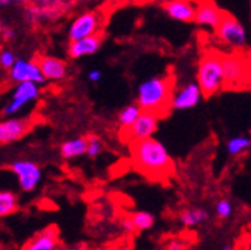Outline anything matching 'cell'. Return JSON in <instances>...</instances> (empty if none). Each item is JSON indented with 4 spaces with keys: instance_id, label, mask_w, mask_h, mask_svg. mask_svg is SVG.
Returning a JSON list of instances; mask_svg holds the SVG:
<instances>
[{
    "instance_id": "36",
    "label": "cell",
    "mask_w": 251,
    "mask_h": 250,
    "mask_svg": "<svg viewBox=\"0 0 251 250\" xmlns=\"http://www.w3.org/2000/svg\"><path fill=\"white\" fill-rule=\"evenodd\" d=\"M250 137H251V134H250Z\"/></svg>"
},
{
    "instance_id": "9",
    "label": "cell",
    "mask_w": 251,
    "mask_h": 250,
    "mask_svg": "<svg viewBox=\"0 0 251 250\" xmlns=\"http://www.w3.org/2000/svg\"><path fill=\"white\" fill-rule=\"evenodd\" d=\"M22 82H34L43 84L46 82L42 68L37 60L28 58H17V61L8 69V83H22Z\"/></svg>"
},
{
    "instance_id": "3",
    "label": "cell",
    "mask_w": 251,
    "mask_h": 250,
    "mask_svg": "<svg viewBox=\"0 0 251 250\" xmlns=\"http://www.w3.org/2000/svg\"><path fill=\"white\" fill-rule=\"evenodd\" d=\"M224 56L219 51H205L198 63L196 82L199 83L204 97H211L225 87Z\"/></svg>"
},
{
    "instance_id": "35",
    "label": "cell",
    "mask_w": 251,
    "mask_h": 250,
    "mask_svg": "<svg viewBox=\"0 0 251 250\" xmlns=\"http://www.w3.org/2000/svg\"><path fill=\"white\" fill-rule=\"evenodd\" d=\"M247 61H248V65H250V68H251V53L247 56Z\"/></svg>"
},
{
    "instance_id": "10",
    "label": "cell",
    "mask_w": 251,
    "mask_h": 250,
    "mask_svg": "<svg viewBox=\"0 0 251 250\" xmlns=\"http://www.w3.org/2000/svg\"><path fill=\"white\" fill-rule=\"evenodd\" d=\"M225 66V87H245V80L250 71L247 57L237 54L224 56Z\"/></svg>"
},
{
    "instance_id": "6",
    "label": "cell",
    "mask_w": 251,
    "mask_h": 250,
    "mask_svg": "<svg viewBox=\"0 0 251 250\" xmlns=\"http://www.w3.org/2000/svg\"><path fill=\"white\" fill-rule=\"evenodd\" d=\"M3 169L9 170L11 173L16 175L17 183L20 191L23 192H32L37 189V186L43 178V172L40 169V166L34 163L32 160H14L11 161L8 166H5Z\"/></svg>"
},
{
    "instance_id": "21",
    "label": "cell",
    "mask_w": 251,
    "mask_h": 250,
    "mask_svg": "<svg viewBox=\"0 0 251 250\" xmlns=\"http://www.w3.org/2000/svg\"><path fill=\"white\" fill-rule=\"evenodd\" d=\"M227 154L230 157H241L251 149V137L237 135L227 141Z\"/></svg>"
},
{
    "instance_id": "24",
    "label": "cell",
    "mask_w": 251,
    "mask_h": 250,
    "mask_svg": "<svg viewBox=\"0 0 251 250\" xmlns=\"http://www.w3.org/2000/svg\"><path fill=\"white\" fill-rule=\"evenodd\" d=\"M130 218L133 221V226L136 232H146L149 229H152L155 226V217L149 212H135V214H130Z\"/></svg>"
},
{
    "instance_id": "23",
    "label": "cell",
    "mask_w": 251,
    "mask_h": 250,
    "mask_svg": "<svg viewBox=\"0 0 251 250\" xmlns=\"http://www.w3.org/2000/svg\"><path fill=\"white\" fill-rule=\"evenodd\" d=\"M19 210V199L17 195L11 191L0 192V217L5 218Z\"/></svg>"
},
{
    "instance_id": "4",
    "label": "cell",
    "mask_w": 251,
    "mask_h": 250,
    "mask_svg": "<svg viewBox=\"0 0 251 250\" xmlns=\"http://www.w3.org/2000/svg\"><path fill=\"white\" fill-rule=\"evenodd\" d=\"M77 0H31L25 6V20L32 27L40 23H52L71 11Z\"/></svg>"
},
{
    "instance_id": "13",
    "label": "cell",
    "mask_w": 251,
    "mask_h": 250,
    "mask_svg": "<svg viewBox=\"0 0 251 250\" xmlns=\"http://www.w3.org/2000/svg\"><path fill=\"white\" fill-rule=\"evenodd\" d=\"M202 97L204 92L201 89L198 82H187L178 87H175L172 95V109L175 111L192 109L201 102Z\"/></svg>"
},
{
    "instance_id": "25",
    "label": "cell",
    "mask_w": 251,
    "mask_h": 250,
    "mask_svg": "<svg viewBox=\"0 0 251 250\" xmlns=\"http://www.w3.org/2000/svg\"><path fill=\"white\" fill-rule=\"evenodd\" d=\"M103 152V141L98 135H87V152L89 158H97Z\"/></svg>"
},
{
    "instance_id": "27",
    "label": "cell",
    "mask_w": 251,
    "mask_h": 250,
    "mask_svg": "<svg viewBox=\"0 0 251 250\" xmlns=\"http://www.w3.org/2000/svg\"><path fill=\"white\" fill-rule=\"evenodd\" d=\"M16 61H17V57L11 49H2V53H0V66L8 71L12 68V65H14Z\"/></svg>"
},
{
    "instance_id": "26",
    "label": "cell",
    "mask_w": 251,
    "mask_h": 250,
    "mask_svg": "<svg viewBox=\"0 0 251 250\" xmlns=\"http://www.w3.org/2000/svg\"><path fill=\"white\" fill-rule=\"evenodd\" d=\"M215 212H216V217L221 220H228L233 214V204L228 201V199H219L215 206Z\"/></svg>"
},
{
    "instance_id": "2",
    "label": "cell",
    "mask_w": 251,
    "mask_h": 250,
    "mask_svg": "<svg viewBox=\"0 0 251 250\" xmlns=\"http://www.w3.org/2000/svg\"><path fill=\"white\" fill-rule=\"evenodd\" d=\"M175 91L173 77H152L138 86L136 103L143 111L155 112L156 115L164 117L172 109V95Z\"/></svg>"
},
{
    "instance_id": "34",
    "label": "cell",
    "mask_w": 251,
    "mask_h": 250,
    "mask_svg": "<svg viewBox=\"0 0 251 250\" xmlns=\"http://www.w3.org/2000/svg\"><path fill=\"white\" fill-rule=\"evenodd\" d=\"M11 5H12V0H0V6H2V8L11 6Z\"/></svg>"
},
{
    "instance_id": "30",
    "label": "cell",
    "mask_w": 251,
    "mask_h": 250,
    "mask_svg": "<svg viewBox=\"0 0 251 250\" xmlns=\"http://www.w3.org/2000/svg\"><path fill=\"white\" fill-rule=\"evenodd\" d=\"M87 79H89V82H92V83H98L103 79V72L100 69H92L89 74H87Z\"/></svg>"
},
{
    "instance_id": "5",
    "label": "cell",
    "mask_w": 251,
    "mask_h": 250,
    "mask_svg": "<svg viewBox=\"0 0 251 250\" xmlns=\"http://www.w3.org/2000/svg\"><path fill=\"white\" fill-rule=\"evenodd\" d=\"M39 86H40L39 83H34V82L16 83L9 100L2 109V114L6 117H12V115L19 114V112L23 111L26 106H29L31 103H34L35 100H39V97H40Z\"/></svg>"
},
{
    "instance_id": "11",
    "label": "cell",
    "mask_w": 251,
    "mask_h": 250,
    "mask_svg": "<svg viewBox=\"0 0 251 250\" xmlns=\"http://www.w3.org/2000/svg\"><path fill=\"white\" fill-rule=\"evenodd\" d=\"M101 28V16L97 11H86L81 12L80 16H77L72 23L69 25L68 29V37L71 40H78L87 35H94L100 32Z\"/></svg>"
},
{
    "instance_id": "29",
    "label": "cell",
    "mask_w": 251,
    "mask_h": 250,
    "mask_svg": "<svg viewBox=\"0 0 251 250\" xmlns=\"http://www.w3.org/2000/svg\"><path fill=\"white\" fill-rule=\"evenodd\" d=\"M121 227H123L124 232H127V233H136L135 226H133V221H132L130 215L124 217V218L121 220Z\"/></svg>"
},
{
    "instance_id": "33",
    "label": "cell",
    "mask_w": 251,
    "mask_h": 250,
    "mask_svg": "<svg viewBox=\"0 0 251 250\" xmlns=\"http://www.w3.org/2000/svg\"><path fill=\"white\" fill-rule=\"evenodd\" d=\"M29 2H31V0H12V5H23V6H26Z\"/></svg>"
},
{
    "instance_id": "12",
    "label": "cell",
    "mask_w": 251,
    "mask_h": 250,
    "mask_svg": "<svg viewBox=\"0 0 251 250\" xmlns=\"http://www.w3.org/2000/svg\"><path fill=\"white\" fill-rule=\"evenodd\" d=\"M34 128V121L31 118L9 117L0 123V144L8 146L22 140Z\"/></svg>"
},
{
    "instance_id": "16",
    "label": "cell",
    "mask_w": 251,
    "mask_h": 250,
    "mask_svg": "<svg viewBox=\"0 0 251 250\" xmlns=\"http://www.w3.org/2000/svg\"><path fill=\"white\" fill-rule=\"evenodd\" d=\"M37 61L42 68V72L46 82H60L68 76V63L65 60L51 56H40Z\"/></svg>"
},
{
    "instance_id": "7",
    "label": "cell",
    "mask_w": 251,
    "mask_h": 250,
    "mask_svg": "<svg viewBox=\"0 0 251 250\" xmlns=\"http://www.w3.org/2000/svg\"><path fill=\"white\" fill-rule=\"evenodd\" d=\"M159 118L161 117L156 115L155 112L143 111L141 115L138 117V120L132 124V126L126 128V129H120V135H121L123 141L130 144L132 141L152 137L156 132V129H158Z\"/></svg>"
},
{
    "instance_id": "31",
    "label": "cell",
    "mask_w": 251,
    "mask_h": 250,
    "mask_svg": "<svg viewBox=\"0 0 251 250\" xmlns=\"http://www.w3.org/2000/svg\"><path fill=\"white\" fill-rule=\"evenodd\" d=\"M166 249H169V250H184V249H187V244L182 241H178V240H173L166 246Z\"/></svg>"
},
{
    "instance_id": "28",
    "label": "cell",
    "mask_w": 251,
    "mask_h": 250,
    "mask_svg": "<svg viewBox=\"0 0 251 250\" xmlns=\"http://www.w3.org/2000/svg\"><path fill=\"white\" fill-rule=\"evenodd\" d=\"M0 34H2V42L3 43H9L16 39V35H17V29L16 28H12L9 27V25H5L2 23V27H0Z\"/></svg>"
},
{
    "instance_id": "17",
    "label": "cell",
    "mask_w": 251,
    "mask_h": 250,
    "mask_svg": "<svg viewBox=\"0 0 251 250\" xmlns=\"http://www.w3.org/2000/svg\"><path fill=\"white\" fill-rule=\"evenodd\" d=\"M58 247V230L49 226L35 233L31 240L23 244V250H55Z\"/></svg>"
},
{
    "instance_id": "18",
    "label": "cell",
    "mask_w": 251,
    "mask_h": 250,
    "mask_svg": "<svg viewBox=\"0 0 251 250\" xmlns=\"http://www.w3.org/2000/svg\"><path fill=\"white\" fill-rule=\"evenodd\" d=\"M166 14L178 22H195L196 16V6L190 3V0H167V2L162 5Z\"/></svg>"
},
{
    "instance_id": "32",
    "label": "cell",
    "mask_w": 251,
    "mask_h": 250,
    "mask_svg": "<svg viewBox=\"0 0 251 250\" xmlns=\"http://www.w3.org/2000/svg\"><path fill=\"white\" fill-rule=\"evenodd\" d=\"M245 87L251 91V68L248 71V76H247V80H245Z\"/></svg>"
},
{
    "instance_id": "20",
    "label": "cell",
    "mask_w": 251,
    "mask_h": 250,
    "mask_svg": "<svg viewBox=\"0 0 251 250\" xmlns=\"http://www.w3.org/2000/svg\"><path fill=\"white\" fill-rule=\"evenodd\" d=\"M208 218H210L208 212L205 209H199V207L185 209V210L179 212V215H178V221L181 222V226H184L187 229L201 226V224H204Z\"/></svg>"
},
{
    "instance_id": "14",
    "label": "cell",
    "mask_w": 251,
    "mask_h": 250,
    "mask_svg": "<svg viewBox=\"0 0 251 250\" xmlns=\"http://www.w3.org/2000/svg\"><path fill=\"white\" fill-rule=\"evenodd\" d=\"M101 43H103L101 32L83 37V39H78V40H71L68 45V56L72 60L94 56L100 49V46H101Z\"/></svg>"
},
{
    "instance_id": "8",
    "label": "cell",
    "mask_w": 251,
    "mask_h": 250,
    "mask_svg": "<svg viewBox=\"0 0 251 250\" xmlns=\"http://www.w3.org/2000/svg\"><path fill=\"white\" fill-rule=\"evenodd\" d=\"M218 39L233 49H244L247 46V32L242 23L231 17L230 14H225L221 20L219 27L215 29Z\"/></svg>"
},
{
    "instance_id": "1",
    "label": "cell",
    "mask_w": 251,
    "mask_h": 250,
    "mask_svg": "<svg viewBox=\"0 0 251 250\" xmlns=\"http://www.w3.org/2000/svg\"><path fill=\"white\" fill-rule=\"evenodd\" d=\"M130 157L135 169L150 180H166L173 173V160L161 141L141 139L130 143Z\"/></svg>"
},
{
    "instance_id": "19",
    "label": "cell",
    "mask_w": 251,
    "mask_h": 250,
    "mask_svg": "<svg viewBox=\"0 0 251 250\" xmlns=\"http://www.w3.org/2000/svg\"><path fill=\"white\" fill-rule=\"evenodd\" d=\"M87 152V137H78L63 141L58 147V154L63 160H72L81 155H86Z\"/></svg>"
},
{
    "instance_id": "15",
    "label": "cell",
    "mask_w": 251,
    "mask_h": 250,
    "mask_svg": "<svg viewBox=\"0 0 251 250\" xmlns=\"http://www.w3.org/2000/svg\"><path fill=\"white\" fill-rule=\"evenodd\" d=\"M224 16H225V12H222L211 0H202V2L196 6L195 22L199 27H205L215 31L219 27Z\"/></svg>"
},
{
    "instance_id": "22",
    "label": "cell",
    "mask_w": 251,
    "mask_h": 250,
    "mask_svg": "<svg viewBox=\"0 0 251 250\" xmlns=\"http://www.w3.org/2000/svg\"><path fill=\"white\" fill-rule=\"evenodd\" d=\"M141 112H143V108H141L140 105H138V103L124 106V108L120 111V114H118V124H120V129H126V128L132 126V124L138 120V117L141 115Z\"/></svg>"
}]
</instances>
